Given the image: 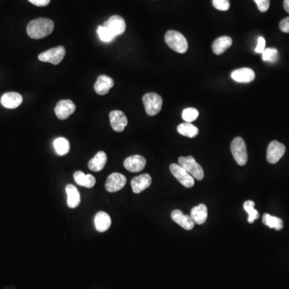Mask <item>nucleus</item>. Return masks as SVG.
<instances>
[{
  "mask_svg": "<svg viewBox=\"0 0 289 289\" xmlns=\"http://www.w3.org/2000/svg\"><path fill=\"white\" fill-rule=\"evenodd\" d=\"M126 181V177L121 173H111L106 181V190L110 193L116 192L125 186Z\"/></svg>",
  "mask_w": 289,
  "mask_h": 289,
  "instance_id": "obj_9",
  "label": "nucleus"
},
{
  "mask_svg": "<svg viewBox=\"0 0 289 289\" xmlns=\"http://www.w3.org/2000/svg\"><path fill=\"white\" fill-rule=\"evenodd\" d=\"M177 132L181 135L193 138L199 134V129L191 123L184 122L181 123L177 126Z\"/></svg>",
  "mask_w": 289,
  "mask_h": 289,
  "instance_id": "obj_25",
  "label": "nucleus"
},
{
  "mask_svg": "<svg viewBox=\"0 0 289 289\" xmlns=\"http://www.w3.org/2000/svg\"><path fill=\"white\" fill-rule=\"evenodd\" d=\"M54 148L57 154H59V156H63L70 151L69 142L64 137H58L54 141Z\"/></svg>",
  "mask_w": 289,
  "mask_h": 289,
  "instance_id": "obj_27",
  "label": "nucleus"
},
{
  "mask_svg": "<svg viewBox=\"0 0 289 289\" xmlns=\"http://www.w3.org/2000/svg\"><path fill=\"white\" fill-rule=\"evenodd\" d=\"M263 224L268 228H274L276 230L280 231L283 228V220L278 217L270 216L269 214H264L263 216Z\"/></svg>",
  "mask_w": 289,
  "mask_h": 289,
  "instance_id": "obj_26",
  "label": "nucleus"
},
{
  "mask_svg": "<svg viewBox=\"0 0 289 289\" xmlns=\"http://www.w3.org/2000/svg\"><path fill=\"white\" fill-rule=\"evenodd\" d=\"M165 41L173 51L178 53H185L187 51V40L183 35L177 31H168L165 35Z\"/></svg>",
  "mask_w": 289,
  "mask_h": 289,
  "instance_id": "obj_2",
  "label": "nucleus"
},
{
  "mask_svg": "<svg viewBox=\"0 0 289 289\" xmlns=\"http://www.w3.org/2000/svg\"><path fill=\"white\" fill-rule=\"evenodd\" d=\"M262 54H263V59L264 61L275 63L278 59V51L276 49H265Z\"/></svg>",
  "mask_w": 289,
  "mask_h": 289,
  "instance_id": "obj_31",
  "label": "nucleus"
},
{
  "mask_svg": "<svg viewBox=\"0 0 289 289\" xmlns=\"http://www.w3.org/2000/svg\"><path fill=\"white\" fill-rule=\"evenodd\" d=\"M199 116V111L194 108L185 109L182 112V118L186 122H192Z\"/></svg>",
  "mask_w": 289,
  "mask_h": 289,
  "instance_id": "obj_30",
  "label": "nucleus"
},
{
  "mask_svg": "<svg viewBox=\"0 0 289 289\" xmlns=\"http://www.w3.org/2000/svg\"><path fill=\"white\" fill-rule=\"evenodd\" d=\"M280 29L285 33H289V17L281 20L280 23Z\"/></svg>",
  "mask_w": 289,
  "mask_h": 289,
  "instance_id": "obj_35",
  "label": "nucleus"
},
{
  "mask_svg": "<svg viewBox=\"0 0 289 289\" xmlns=\"http://www.w3.org/2000/svg\"><path fill=\"white\" fill-rule=\"evenodd\" d=\"M285 150H286V148L284 144L277 141H272L269 144L268 150H267V160L268 163L271 164L278 163L281 158L284 156Z\"/></svg>",
  "mask_w": 289,
  "mask_h": 289,
  "instance_id": "obj_8",
  "label": "nucleus"
},
{
  "mask_svg": "<svg viewBox=\"0 0 289 289\" xmlns=\"http://www.w3.org/2000/svg\"><path fill=\"white\" fill-rule=\"evenodd\" d=\"M213 6L219 11H226L230 8L229 0H212Z\"/></svg>",
  "mask_w": 289,
  "mask_h": 289,
  "instance_id": "obj_32",
  "label": "nucleus"
},
{
  "mask_svg": "<svg viewBox=\"0 0 289 289\" xmlns=\"http://www.w3.org/2000/svg\"><path fill=\"white\" fill-rule=\"evenodd\" d=\"M232 45V39L229 36H221L212 44V51L216 55H221Z\"/></svg>",
  "mask_w": 289,
  "mask_h": 289,
  "instance_id": "obj_19",
  "label": "nucleus"
},
{
  "mask_svg": "<svg viewBox=\"0 0 289 289\" xmlns=\"http://www.w3.org/2000/svg\"><path fill=\"white\" fill-rule=\"evenodd\" d=\"M284 7H285V11L289 13V0H285Z\"/></svg>",
  "mask_w": 289,
  "mask_h": 289,
  "instance_id": "obj_37",
  "label": "nucleus"
},
{
  "mask_svg": "<svg viewBox=\"0 0 289 289\" xmlns=\"http://www.w3.org/2000/svg\"><path fill=\"white\" fill-rule=\"evenodd\" d=\"M171 219L185 230H191L194 227V222L190 216H185L179 210H174L171 213Z\"/></svg>",
  "mask_w": 289,
  "mask_h": 289,
  "instance_id": "obj_17",
  "label": "nucleus"
},
{
  "mask_svg": "<svg viewBox=\"0 0 289 289\" xmlns=\"http://www.w3.org/2000/svg\"><path fill=\"white\" fill-rule=\"evenodd\" d=\"M76 110V106L71 100H61L56 106L55 113L58 118L65 120Z\"/></svg>",
  "mask_w": 289,
  "mask_h": 289,
  "instance_id": "obj_10",
  "label": "nucleus"
},
{
  "mask_svg": "<svg viewBox=\"0 0 289 289\" xmlns=\"http://www.w3.org/2000/svg\"><path fill=\"white\" fill-rule=\"evenodd\" d=\"M74 180L79 186L92 188L95 186L96 178L92 174H85L82 171H76L74 173Z\"/></svg>",
  "mask_w": 289,
  "mask_h": 289,
  "instance_id": "obj_23",
  "label": "nucleus"
},
{
  "mask_svg": "<svg viewBox=\"0 0 289 289\" xmlns=\"http://www.w3.org/2000/svg\"><path fill=\"white\" fill-rule=\"evenodd\" d=\"M97 35L99 36L100 40L105 43L112 42L116 36L107 27L101 25L97 28Z\"/></svg>",
  "mask_w": 289,
  "mask_h": 289,
  "instance_id": "obj_29",
  "label": "nucleus"
},
{
  "mask_svg": "<svg viewBox=\"0 0 289 289\" xmlns=\"http://www.w3.org/2000/svg\"><path fill=\"white\" fill-rule=\"evenodd\" d=\"M66 193L68 196V206L69 208H76L80 203V193L73 185L66 186Z\"/></svg>",
  "mask_w": 289,
  "mask_h": 289,
  "instance_id": "obj_24",
  "label": "nucleus"
},
{
  "mask_svg": "<svg viewBox=\"0 0 289 289\" xmlns=\"http://www.w3.org/2000/svg\"><path fill=\"white\" fill-rule=\"evenodd\" d=\"M170 170L172 174L175 177L176 179L185 187L191 188L194 185V178L186 170L180 167L179 165L171 164Z\"/></svg>",
  "mask_w": 289,
  "mask_h": 289,
  "instance_id": "obj_7",
  "label": "nucleus"
},
{
  "mask_svg": "<svg viewBox=\"0 0 289 289\" xmlns=\"http://www.w3.org/2000/svg\"><path fill=\"white\" fill-rule=\"evenodd\" d=\"M110 124L116 132H122L128 125V119L125 114L120 110H114L110 114Z\"/></svg>",
  "mask_w": 289,
  "mask_h": 289,
  "instance_id": "obj_12",
  "label": "nucleus"
},
{
  "mask_svg": "<svg viewBox=\"0 0 289 289\" xmlns=\"http://www.w3.org/2000/svg\"><path fill=\"white\" fill-rule=\"evenodd\" d=\"M103 25L107 27L116 36L122 35L126 28L125 19L120 15H113Z\"/></svg>",
  "mask_w": 289,
  "mask_h": 289,
  "instance_id": "obj_11",
  "label": "nucleus"
},
{
  "mask_svg": "<svg viewBox=\"0 0 289 289\" xmlns=\"http://www.w3.org/2000/svg\"><path fill=\"white\" fill-rule=\"evenodd\" d=\"M65 56V49L63 46H58L54 49L40 53L38 58L40 61L48 62L53 64H59Z\"/></svg>",
  "mask_w": 289,
  "mask_h": 289,
  "instance_id": "obj_6",
  "label": "nucleus"
},
{
  "mask_svg": "<svg viewBox=\"0 0 289 289\" xmlns=\"http://www.w3.org/2000/svg\"><path fill=\"white\" fill-rule=\"evenodd\" d=\"M106 163H107V155L104 151H100L89 161V168L94 172H99L104 169Z\"/></svg>",
  "mask_w": 289,
  "mask_h": 289,
  "instance_id": "obj_22",
  "label": "nucleus"
},
{
  "mask_svg": "<svg viewBox=\"0 0 289 289\" xmlns=\"http://www.w3.org/2000/svg\"><path fill=\"white\" fill-rule=\"evenodd\" d=\"M261 12H266L270 6V0H254Z\"/></svg>",
  "mask_w": 289,
  "mask_h": 289,
  "instance_id": "obj_33",
  "label": "nucleus"
},
{
  "mask_svg": "<svg viewBox=\"0 0 289 289\" xmlns=\"http://www.w3.org/2000/svg\"><path fill=\"white\" fill-rule=\"evenodd\" d=\"M231 78L238 83H250L255 80L253 70L248 68H238L231 73Z\"/></svg>",
  "mask_w": 289,
  "mask_h": 289,
  "instance_id": "obj_18",
  "label": "nucleus"
},
{
  "mask_svg": "<svg viewBox=\"0 0 289 289\" xmlns=\"http://www.w3.org/2000/svg\"><path fill=\"white\" fill-rule=\"evenodd\" d=\"M146 159L141 155H133L124 161V167L125 169L133 173L142 171L146 167Z\"/></svg>",
  "mask_w": 289,
  "mask_h": 289,
  "instance_id": "obj_13",
  "label": "nucleus"
},
{
  "mask_svg": "<svg viewBox=\"0 0 289 289\" xmlns=\"http://www.w3.org/2000/svg\"><path fill=\"white\" fill-rule=\"evenodd\" d=\"M231 150L232 153L233 158L239 166L247 164V147L244 140L240 137H237L233 140L231 145Z\"/></svg>",
  "mask_w": 289,
  "mask_h": 289,
  "instance_id": "obj_4",
  "label": "nucleus"
},
{
  "mask_svg": "<svg viewBox=\"0 0 289 289\" xmlns=\"http://www.w3.org/2000/svg\"><path fill=\"white\" fill-rule=\"evenodd\" d=\"M95 227L99 232H105L110 229L111 226V219L108 214L105 211H100L96 215Z\"/></svg>",
  "mask_w": 289,
  "mask_h": 289,
  "instance_id": "obj_20",
  "label": "nucleus"
},
{
  "mask_svg": "<svg viewBox=\"0 0 289 289\" xmlns=\"http://www.w3.org/2000/svg\"><path fill=\"white\" fill-rule=\"evenodd\" d=\"M178 165L186 170L190 175L194 177V179H203L204 177V171L199 163L193 156L180 157L178 159Z\"/></svg>",
  "mask_w": 289,
  "mask_h": 289,
  "instance_id": "obj_3",
  "label": "nucleus"
},
{
  "mask_svg": "<svg viewBox=\"0 0 289 289\" xmlns=\"http://www.w3.org/2000/svg\"><path fill=\"white\" fill-rule=\"evenodd\" d=\"M114 85V81L110 76L106 75H102L98 76L95 85H94V90L98 95H106L110 92Z\"/></svg>",
  "mask_w": 289,
  "mask_h": 289,
  "instance_id": "obj_16",
  "label": "nucleus"
},
{
  "mask_svg": "<svg viewBox=\"0 0 289 289\" xmlns=\"http://www.w3.org/2000/svg\"><path fill=\"white\" fill-rule=\"evenodd\" d=\"M31 3L37 6H45L49 4L51 0H28Z\"/></svg>",
  "mask_w": 289,
  "mask_h": 289,
  "instance_id": "obj_36",
  "label": "nucleus"
},
{
  "mask_svg": "<svg viewBox=\"0 0 289 289\" xmlns=\"http://www.w3.org/2000/svg\"><path fill=\"white\" fill-rule=\"evenodd\" d=\"M265 45H266V41L264 40V37H259L258 39V45L255 49V53H263L265 50Z\"/></svg>",
  "mask_w": 289,
  "mask_h": 289,
  "instance_id": "obj_34",
  "label": "nucleus"
},
{
  "mask_svg": "<svg viewBox=\"0 0 289 289\" xmlns=\"http://www.w3.org/2000/svg\"><path fill=\"white\" fill-rule=\"evenodd\" d=\"M55 24L51 19L39 18L32 20L27 27V33L32 39L39 40L51 34Z\"/></svg>",
  "mask_w": 289,
  "mask_h": 289,
  "instance_id": "obj_1",
  "label": "nucleus"
},
{
  "mask_svg": "<svg viewBox=\"0 0 289 289\" xmlns=\"http://www.w3.org/2000/svg\"><path fill=\"white\" fill-rule=\"evenodd\" d=\"M207 215H208L207 207L204 204L198 205L196 207H194L190 212V217L194 222V224H199V225H202L207 221Z\"/></svg>",
  "mask_w": 289,
  "mask_h": 289,
  "instance_id": "obj_21",
  "label": "nucleus"
},
{
  "mask_svg": "<svg viewBox=\"0 0 289 289\" xmlns=\"http://www.w3.org/2000/svg\"><path fill=\"white\" fill-rule=\"evenodd\" d=\"M145 110L149 116H155L160 112L163 106V98L155 93H146L142 98Z\"/></svg>",
  "mask_w": 289,
  "mask_h": 289,
  "instance_id": "obj_5",
  "label": "nucleus"
},
{
  "mask_svg": "<svg viewBox=\"0 0 289 289\" xmlns=\"http://www.w3.org/2000/svg\"><path fill=\"white\" fill-rule=\"evenodd\" d=\"M243 208L248 214V219L247 221L249 224L254 223L255 220H257L260 217L259 212L255 209V203L253 201L247 200L243 203Z\"/></svg>",
  "mask_w": 289,
  "mask_h": 289,
  "instance_id": "obj_28",
  "label": "nucleus"
},
{
  "mask_svg": "<svg viewBox=\"0 0 289 289\" xmlns=\"http://www.w3.org/2000/svg\"><path fill=\"white\" fill-rule=\"evenodd\" d=\"M23 102V97L18 93L8 92L1 97V104L3 107L10 110H14L19 107Z\"/></svg>",
  "mask_w": 289,
  "mask_h": 289,
  "instance_id": "obj_15",
  "label": "nucleus"
},
{
  "mask_svg": "<svg viewBox=\"0 0 289 289\" xmlns=\"http://www.w3.org/2000/svg\"><path fill=\"white\" fill-rule=\"evenodd\" d=\"M152 183V178L151 176L148 173H142L141 175L133 177L131 181V186L133 189V192L135 194H139L143 190L147 189Z\"/></svg>",
  "mask_w": 289,
  "mask_h": 289,
  "instance_id": "obj_14",
  "label": "nucleus"
}]
</instances>
